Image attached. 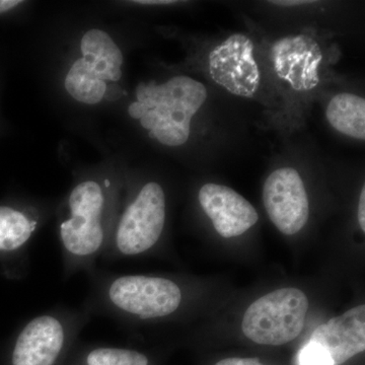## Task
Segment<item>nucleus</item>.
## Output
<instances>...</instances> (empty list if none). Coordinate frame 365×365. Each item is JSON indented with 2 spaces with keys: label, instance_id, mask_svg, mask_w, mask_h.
<instances>
[{
  "label": "nucleus",
  "instance_id": "nucleus-1",
  "mask_svg": "<svg viewBox=\"0 0 365 365\" xmlns=\"http://www.w3.org/2000/svg\"><path fill=\"white\" fill-rule=\"evenodd\" d=\"M125 182L115 169L93 170L76 180L57 210V234L66 279L97 269L109 245Z\"/></svg>",
  "mask_w": 365,
  "mask_h": 365
},
{
  "label": "nucleus",
  "instance_id": "nucleus-2",
  "mask_svg": "<svg viewBox=\"0 0 365 365\" xmlns=\"http://www.w3.org/2000/svg\"><path fill=\"white\" fill-rule=\"evenodd\" d=\"M207 98L206 86L191 76L146 81L137 86L128 115L153 140L167 148H181L188 143L192 121Z\"/></svg>",
  "mask_w": 365,
  "mask_h": 365
},
{
  "label": "nucleus",
  "instance_id": "nucleus-3",
  "mask_svg": "<svg viewBox=\"0 0 365 365\" xmlns=\"http://www.w3.org/2000/svg\"><path fill=\"white\" fill-rule=\"evenodd\" d=\"M88 275L91 287L85 307L91 316L115 321L162 319L176 314L184 300L182 287L169 278L98 269Z\"/></svg>",
  "mask_w": 365,
  "mask_h": 365
},
{
  "label": "nucleus",
  "instance_id": "nucleus-4",
  "mask_svg": "<svg viewBox=\"0 0 365 365\" xmlns=\"http://www.w3.org/2000/svg\"><path fill=\"white\" fill-rule=\"evenodd\" d=\"M124 53L111 34L91 28L81 34L63 76V88L79 105L97 107L123 96Z\"/></svg>",
  "mask_w": 365,
  "mask_h": 365
},
{
  "label": "nucleus",
  "instance_id": "nucleus-5",
  "mask_svg": "<svg viewBox=\"0 0 365 365\" xmlns=\"http://www.w3.org/2000/svg\"><path fill=\"white\" fill-rule=\"evenodd\" d=\"M91 317L85 306L56 307L34 317L16 334L7 365H66Z\"/></svg>",
  "mask_w": 365,
  "mask_h": 365
},
{
  "label": "nucleus",
  "instance_id": "nucleus-6",
  "mask_svg": "<svg viewBox=\"0 0 365 365\" xmlns=\"http://www.w3.org/2000/svg\"><path fill=\"white\" fill-rule=\"evenodd\" d=\"M167 222V197L162 185L148 181L123 198L111 239L102 259L116 262L155 248Z\"/></svg>",
  "mask_w": 365,
  "mask_h": 365
},
{
  "label": "nucleus",
  "instance_id": "nucleus-7",
  "mask_svg": "<svg viewBox=\"0 0 365 365\" xmlns=\"http://www.w3.org/2000/svg\"><path fill=\"white\" fill-rule=\"evenodd\" d=\"M307 309L309 299L302 290L281 288L264 295L248 307L242 330L257 344H287L302 333Z\"/></svg>",
  "mask_w": 365,
  "mask_h": 365
},
{
  "label": "nucleus",
  "instance_id": "nucleus-8",
  "mask_svg": "<svg viewBox=\"0 0 365 365\" xmlns=\"http://www.w3.org/2000/svg\"><path fill=\"white\" fill-rule=\"evenodd\" d=\"M211 79L232 95L253 98L261 86V71L253 40L245 34H232L208 55Z\"/></svg>",
  "mask_w": 365,
  "mask_h": 365
},
{
  "label": "nucleus",
  "instance_id": "nucleus-9",
  "mask_svg": "<svg viewBox=\"0 0 365 365\" xmlns=\"http://www.w3.org/2000/svg\"><path fill=\"white\" fill-rule=\"evenodd\" d=\"M263 202L271 222L283 235L297 234L309 220V197L294 168H280L269 175L264 182Z\"/></svg>",
  "mask_w": 365,
  "mask_h": 365
},
{
  "label": "nucleus",
  "instance_id": "nucleus-10",
  "mask_svg": "<svg viewBox=\"0 0 365 365\" xmlns=\"http://www.w3.org/2000/svg\"><path fill=\"white\" fill-rule=\"evenodd\" d=\"M274 73L297 93L313 91L321 81V46L307 35L287 36L271 46Z\"/></svg>",
  "mask_w": 365,
  "mask_h": 365
},
{
  "label": "nucleus",
  "instance_id": "nucleus-11",
  "mask_svg": "<svg viewBox=\"0 0 365 365\" xmlns=\"http://www.w3.org/2000/svg\"><path fill=\"white\" fill-rule=\"evenodd\" d=\"M199 203L222 237H240L259 220L256 209L235 190L223 185H203L199 190Z\"/></svg>",
  "mask_w": 365,
  "mask_h": 365
},
{
  "label": "nucleus",
  "instance_id": "nucleus-12",
  "mask_svg": "<svg viewBox=\"0 0 365 365\" xmlns=\"http://www.w3.org/2000/svg\"><path fill=\"white\" fill-rule=\"evenodd\" d=\"M309 342L325 351L332 365L344 364L365 349V307H353L329 319L312 334Z\"/></svg>",
  "mask_w": 365,
  "mask_h": 365
},
{
  "label": "nucleus",
  "instance_id": "nucleus-13",
  "mask_svg": "<svg viewBox=\"0 0 365 365\" xmlns=\"http://www.w3.org/2000/svg\"><path fill=\"white\" fill-rule=\"evenodd\" d=\"M47 218L38 203L0 204V256L25 251Z\"/></svg>",
  "mask_w": 365,
  "mask_h": 365
},
{
  "label": "nucleus",
  "instance_id": "nucleus-14",
  "mask_svg": "<svg viewBox=\"0 0 365 365\" xmlns=\"http://www.w3.org/2000/svg\"><path fill=\"white\" fill-rule=\"evenodd\" d=\"M326 117L341 134L364 141L365 139V101L351 93L334 96L327 106Z\"/></svg>",
  "mask_w": 365,
  "mask_h": 365
},
{
  "label": "nucleus",
  "instance_id": "nucleus-15",
  "mask_svg": "<svg viewBox=\"0 0 365 365\" xmlns=\"http://www.w3.org/2000/svg\"><path fill=\"white\" fill-rule=\"evenodd\" d=\"M66 365H151L150 357L135 349L76 343Z\"/></svg>",
  "mask_w": 365,
  "mask_h": 365
},
{
  "label": "nucleus",
  "instance_id": "nucleus-16",
  "mask_svg": "<svg viewBox=\"0 0 365 365\" xmlns=\"http://www.w3.org/2000/svg\"><path fill=\"white\" fill-rule=\"evenodd\" d=\"M299 362V365H332L325 351L311 342L300 350Z\"/></svg>",
  "mask_w": 365,
  "mask_h": 365
},
{
  "label": "nucleus",
  "instance_id": "nucleus-17",
  "mask_svg": "<svg viewBox=\"0 0 365 365\" xmlns=\"http://www.w3.org/2000/svg\"><path fill=\"white\" fill-rule=\"evenodd\" d=\"M215 365H264L260 360L257 359H240V357H232L220 360Z\"/></svg>",
  "mask_w": 365,
  "mask_h": 365
},
{
  "label": "nucleus",
  "instance_id": "nucleus-18",
  "mask_svg": "<svg viewBox=\"0 0 365 365\" xmlns=\"http://www.w3.org/2000/svg\"><path fill=\"white\" fill-rule=\"evenodd\" d=\"M130 4L140 6H174L180 2L173 1V0H141V1H131Z\"/></svg>",
  "mask_w": 365,
  "mask_h": 365
},
{
  "label": "nucleus",
  "instance_id": "nucleus-19",
  "mask_svg": "<svg viewBox=\"0 0 365 365\" xmlns=\"http://www.w3.org/2000/svg\"><path fill=\"white\" fill-rule=\"evenodd\" d=\"M365 188H362L359 203V222L362 232H365Z\"/></svg>",
  "mask_w": 365,
  "mask_h": 365
},
{
  "label": "nucleus",
  "instance_id": "nucleus-20",
  "mask_svg": "<svg viewBox=\"0 0 365 365\" xmlns=\"http://www.w3.org/2000/svg\"><path fill=\"white\" fill-rule=\"evenodd\" d=\"M271 4H274V6H306V4H313L312 1H292V0H288V1H270Z\"/></svg>",
  "mask_w": 365,
  "mask_h": 365
}]
</instances>
